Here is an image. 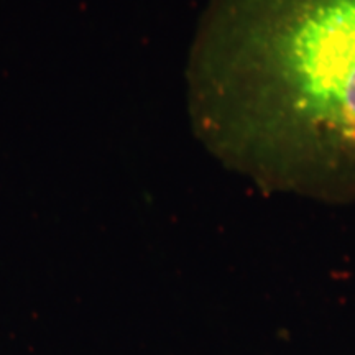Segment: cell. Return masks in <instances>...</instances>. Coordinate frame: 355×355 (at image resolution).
Here are the masks:
<instances>
[{
    "mask_svg": "<svg viewBox=\"0 0 355 355\" xmlns=\"http://www.w3.org/2000/svg\"><path fill=\"white\" fill-rule=\"evenodd\" d=\"M191 92L202 139L261 189L355 201V0H219Z\"/></svg>",
    "mask_w": 355,
    "mask_h": 355,
    "instance_id": "obj_1",
    "label": "cell"
}]
</instances>
